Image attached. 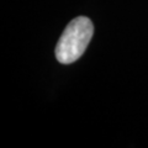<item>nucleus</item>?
Segmentation results:
<instances>
[{
  "instance_id": "1",
  "label": "nucleus",
  "mask_w": 148,
  "mask_h": 148,
  "mask_svg": "<svg viewBox=\"0 0 148 148\" xmlns=\"http://www.w3.org/2000/svg\"><path fill=\"white\" fill-rule=\"evenodd\" d=\"M94 35V25L89 17L79 16L72 20L63 31L57 46L56 58L62 64H71L84 54Z\"/></svg>"
}]
</instances>
